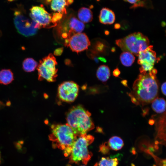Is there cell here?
Wrapping results in <instances>:
<instances>
[{
	"instance_id": "cell-1",
	"label": "cell",
	"mask_w": 166,
	"mask_h": 166,
	"mask_svg": "<svg viewBox=\"0 0 166 166\" xmlns=\"http://www.w3.org/2000/svg\"><path fill=\"white\" fill-rule=\"evenodd\" d=\"M156 74L152 70L140 74L133 83L132 92L129 94L132 101L136 105H145L157 97L158 85Z\"/></svg>"
},
{
	"instance_id": "cell-2",
	"label": "cell",
	"mask_w": 166,
	"mask_h": 166,
	"mask_svg": "<svg viewBox=\"0 0 166 166\" xmlns=\"http://www.w3.org/2000/svg\"><path fill=\"white\" fill-rule=\"evenodd\" d=\"M91 115L90 113L81 105L73 106L66 115L67 124L77 137L86 134L95 127Z\"/></svg>"
},
{
	"instance_id": "cell-3",
	"label": "cell",
	"mask_w": 166,
	"mask_h": 166,
	"mask_svg": "<svg viewBox=\"0 0 166 166\" xmlns=\"http://www.w3.org/2000/svg\"><path fill=\"white\" fill-rule=\"evenodd\" d=\"M51 129L49 138L53 146L63 150L65 156H69L77 136L67 124H53Z\"/></svg>"
},
{
	"instance_id": "cell-4",
	"label": "cell",
	"mask_w": 166,
	"mask_h": 166,
	"mask_svg": "<svg viewBox=\"0 0 166 166\" xmlns=\"http://www.w3.org/2000/svg\"><path fill=\"white\" fill-rule=\"evenodd\" d=\"M14 11V23L18 33L26 37L35 35L40 28L30 14L27 13L21 5H18Z\"/></svg>"
},
{
	"instance_id": "cell-5",
	"label": "cell",
	"mask_w": 166,
	"mask_h": 166,
	"mask_svg": "<svg viewBox=\"0 0 166 166\" xmlns=\"http://www.w3.org/2000/svg\"><path fill=\"white\" fill-rule=\"evenodd\" d=\"M94 140L93 136L87 134L77 137L72 146L69 155L70 162L77 164L81 162L86 164L92 156L88 147Z\"/></svg>"
},
{
	"instance_id": "cell-6",
	"label": "cell",
	"mask_w": 166,
	"mask_h": 166,
	"mask_svg": "<svg viewBox=\"0 0 166 166\" xmlns=\"http://www.w3.org/2000/svg\"><path fill=\"white\" fill-rule=\"evenodd\" d=\"M116 43L124 52H128L138 56L140 52L149 46V41L147 37L138 32L116 40Z\"/></svg>"
},
{
	"instance_id": "cell-7",
	"label": "cell",
	"mask_w": 166,
	"mask_h": 166,
	"mask_svg": "<svg viewBox=\"0 0 166 166\" xmlns=\"http://www.w3.org/2000/svg\"><path fill=\"white\" fill-rule=\"evenodd\" d=\"M57 65L56 58L51 53L40 60L37 67L38 80H45L49 82L55 81L57 76V69L56 67Z\"/></svg>"
},
{
	"instance_id": "cell-8",
	"label": "cell",
	"mask_w": 166,
	"mask_h": 166,
	"mask_svg": "<svg viewBox=\"0 0 166 166\" xmlns=\"http://www.w3.org/2000/svg\"><path fill=\"white\" fill-rule=\"evenodd\" d=\"M31 18L39 26L40 28H50L56 26L52 16L43 6H33L30 9L29 13Z\"/></svg>"
},
{
	"instance_id": "cell-9",
	"label": "cell",
	"mask_w": 166,
	"mask_h": 166,
	"mask_svg": "<svg viewBox=\"0 0 166 166\" xmlns=\"http://www.w3.org/2000/svg\"><path fill=\"white\" fill-rule=\"evenodd\" d=\"M138 63L140 65L139 69L141 73H145L153 69L156 60V53L153 50V46L149 45L143 51L140 52L138 55Z\"/></svg>"
},
{
	"instance_id": "cell-10",
	"label": "cell",
	"mask_w": 166,
	"mask_h": 166,
	"mask_svg": "<svg viewBox=\"0 0 166 166\" xmlns=\"http://www.w3.org/2000/svg\"><path fill=\"white\" fill-rule=\"evenodd\" d=\"M79 86L73 81H66L61 83L58 88V96L62 101L66 102H73L77 97Z\"/></svg>"
},
{
	"instance_id": "cell-11",
	"label": "cell",
	"mask_w": 166,
	"mask_h": 166,
	"mask_svg": "<svg viewBox=\"0 0 166 166\" xmlns=\"http://www.w3.org/2000/svg\"><path fill=\"white\" fill-rule=\"evenodd\" d=\"M65 45L73 51L78 53L87 49L90 42L85 34L80 33L75 34L68 40H65Z\"/></svg>"
},
{
	"instance_id": "cell-12",
	"label": "cell",
	"mask_w": 166,
	"mask_h": 166,
	"mask_svg": "<svg viewBox=\"0 0 166 166\" xmlns=\"http://www.w3.org/2000/svg\"><path fill=\"white\" fill-rule=\"evenodd\" d=\"M73 0H44L45 3L53 12L51 14L53 19L59 21L64 14L67 13V7L72 4Z\"/></svg>"
},
{
	"instance_id": "cell-13",
	"label": "cell",
	"mask_w": 166,
	"mask_h": 166,
	"mask_svg": "<svg viewBox=\"0 0 166 166\" xmlns=\"http://www.w3.org/2000/svg\"><path fill=\"white\" fill-rule=\"evenodd\" d=\"M63 29H67L61 34V36L66 39H69L73 34L81 33L84 30L83 23L75 17L70 16L67 18L64 24Z\"/></svg>"
},
{
	"instance_id": "cell-14",
	"label": "cell",
	"mask_w": 166,
	"mask_h": 166,
	"mask_svg": "<svg viewBox=\"0 0 166 166\" xmlns=\"http://www.w3.org/2000/svg\"><path fill=\"white\" fill-rule=\"evenodd\" d=\"M115 19V14L111 10L104 8L101 10L99 20L101 23L104 24H112L114 22Z\"/></svg>"
},
{
	"instance_id": "cell-15",
	"label": "cell",
	"mask_w": 166,
	"mask_h": 166,
	"mask_svg": "<svg viewBox=\"0 0 166 166\" xmlns=\"http://www.w3.org/2000/svg\"><path fill=\"white\" fill-rule=\"evenodd\" d=\"M77 16L80 21L87 23L91 21L93 18L92 12L89 8L83 7L78 10Z\"/></svg>"
},
{
	"instance_id": "cell-16",
	"label": "cell",
	"mask_w": 166,
	"mask_h": 166,
	"mask_svg": "<svg viewBox=\"0 0 166 166\" xmlns=\"http://www.w3.org/2000/svg\"><path fill=\"white\" fill-rule=\"evenodd\" d=\"M110 71L109 67L107 65H102L98 68L96 76L97 78L103 82H106L109 78Z\"/></svg>"
},
{
	"instance_id": "cell-17",
	"label": "cell",
	"mask_w": 166,
	"mask_h": 166,
	"mask_svg": "<svg viewBox=\"0 0 166 166\" xmlns=\"http://www.w3.org/2000/svg\"><path fill=\"white\" fill-rule=\"evenodd\" d=\"M152 102V107L155 112L158 113L165 112L166 102L163 98L156 97Z\"/></svg>"
},
{
	"instance_id": "cell-18",
	"label": "cell",
	"mask_w": 166,
	"mask_h": 166,
	"mask_svg": "<svg viewBox=\"0 0 166 166\" xmlns=\"http://www.w3.org/2000/svg\"><path fill=\"white\" fill-rule=\"evenodd\" d=\"M14 80L13 74L9 69H3L0 71V83L8 85Z\"/></svg>"
},
{
	"instance_id": "cell-19",
	"label": "cell",
	"mask_w": 166,
	"mask_h": 166,
	"mask_svg": "<svg viewBox=\"0 0 166 166\" xmlns=\"http://www.w3.org/2000/svg\"><path fill=\"white\" fill-rule=\"evenodd\" d=\"M110 149L115 151L121 149L123 146L124 143L122 139L118 136H113L111 137L107 142Z\"/></svg>"
},
{
	"instance_id": "cell-20",
	"label": "cell",
	"mask_w": 166,
	"mask_h": 166,
	"mask_svg": "<svg viewBox=\"0 0 166 166\" xmlns=\"http://www.w3.org/2000/svg\"><path fill=\"white\" fill-rule=\"evenodd\" d=\"M135 59L134 55L128 52H123L120 56V60L121 63L127 67L131 66L134 63Z\"/></svg>"
},
{
	"instance_id": "cell-21",
	"label": "cell",
	"mask_w": 166,
	"mask_h": 166,
	"mask_svg": "<svg viewBox=\"0 0 166 166\" xmlns=\"http://www.w3.org/2000/svg\"><path fill=\"white\" fill-rule=\"evenodd\" d=\"M38 65V62L32 58H26L22 63L23 70L27 72H30L34 71Z\"/></svg>"
},
{
	"instance_id": "cell-22",
	"label": "cell",
	"mask_w": 166,
	"mask_h": 166,
	"mask_svg": "<svg viewBox=\"0 0 166 166\" xmlns=\"http://www.w3.org/2000/svg\"><path fill=\"white\" fill-rule=\"evenodd\" d=\"M118 160L117 158H110L102 157L98 163L95 166H117Z\"/></svg>"
},
{
	"instance_id": "cell-23",
	"label": "cell",
	"mask_w": 166,
	"mask_h": 166,
	"mask_svg": "<svg viewBox=\"0 0 166 166\" xmlns=\"http://www.w3.org/2000/svg\"><path fill=\"white\" fill-rule=\"evenodd\" d=\"M100 151L104 154L109 153L110 148L109 147L108 143L105 142L100 146Z\"/></svg>"
},
{
	"instance_id": "cell-24",
	"label": "cell",
	"mask_w": 166,
	"mask_h": 166,
	"mask_svg": "<svg viewBox=\"0 0 166 166\" xmlns=\"http://www.w3.org/2000/svg\"><path fill=\"white\" fill-rule=\"evenodd\" d=\"M95 49L99 52H101L105 48V45L101 42H97L95 46Z\"/></svg>"
},
{
	"instance_id": "cell-25",
	"label": "cell",
	"mask_w": 166,
	"mask_h": 166,
	"mask_svg": "<svg viewBox=\"0 0 166 166\" xmlns=\"http://www.w3.org/2000/svg\"><path fill=\"white\" fill-rule=\"evenodd\" d=\"M63 47L58 48L55 50L54 54L56 56H60L63 53Z\"/></svg>"
},
{
	"instance_id": "cell-26",
	"label": "cell",
	"mask_w": 166,
	"mask_h": 166,
	"mask_svg": "<svg viewBox=\"0 0 166 166\" xmlns=\"http://www.w3.org/2000/svg\"><path fill=\"white\" fill-rule=\"evenodd\" d=\"M120 71L118 68L115 69L113 72V75L115 77H118L120 74Z\"/></svg>"
},
{
	"instance_id": "cell-27",
	"label": "cell",
	"mask_w": 166,
	"mask_h": 166,
	"mask_svg": "<svg viewBox=\"0 0 166 166\" xmlns=\"http://www.w3.org/2000/svg\"><path fill=\"white\" fill-rule=\"evenodd\" d=\"M166 82H164L162 84L161 86V92L165 96L166 95Z\"/></svg>"
},
{
	"instance_id": "cell-28",
	"label": "cell",
	"mask_w": 166,
	"mask_h": 166,
	"mask_svg": "<svg viewBox=\"0 0 166 166\" xmlns=\"http://www.w3.org/2000/svg\"><path fill=\"white\" fill-rule=\"evenodd\" d=\"M128 2L131 4H134L140 0H126Z\"/></svg>"
},
{
	"instance_id": "cell-29",
	"label": "cell",
	"mask_w": 166,
	"mask_h": 166,
	"mask_svg": "<svg viewBox=\"0 0 166 166\" xmlns=\"http://www.w3.org/2000/svg\"><path fill=\"white\" fill-rule=\"evenodd\" d=\"M121 83L125 86H127V81L126 80H123L121 81Z\"/></svg>"
},
{
	"instance_id": "cell-30",
	"label": "cell",
	"mask_w": 166,
	"mask_h": 166,
	"mask_svg": "<svg viewBox=\"0 0 166 166\" xmlns=\"http://www.w3.org/2000/svg\"><path fill=\"white\" fill-rule=\"evenodd\" d=\"M148 123L152 125L154 123V121L153 119H151L149 120Z\"/></svg>"
},
{
	"instance_id": "cell-31",
	"label": "cell",
	"mask_w": 166,
	"mask_h": 166,
	"mask_svg": "<svg viewBox=\"0 0 166 166\" xmlns=\"http://www.w3.org/2000/svg\"><path fill=\"white\" fill-rule=\"evenodd\" d=\"M120 25L119 24H116V25H115V29H119L120 27Z\"/></svg>"
},
{
	"instance_id": "cell-32",
	"label": "cell",
	"mask_w": 166,
	"mask_h": 166,
	"mask_svg": "<svg viewBox=\"0 0 166 166\" xmlns=\"http://www.w3.org/2000/svg\"><path fill=\"white\" fill-rule=\"evenodd\" d=\"M1 157H0V162H1Z\"/></svg>"
},
{
	"instance_id": "cell-33",
	"label": "cell",
	"mask_w": 166,
	"mask_h": 166,
	"mask_svg": "<svg viewBox=\"0 0 166 166\" xmlns=\"http://www.w3.org/2000/svg\"></svg>"
}]
</instances>
